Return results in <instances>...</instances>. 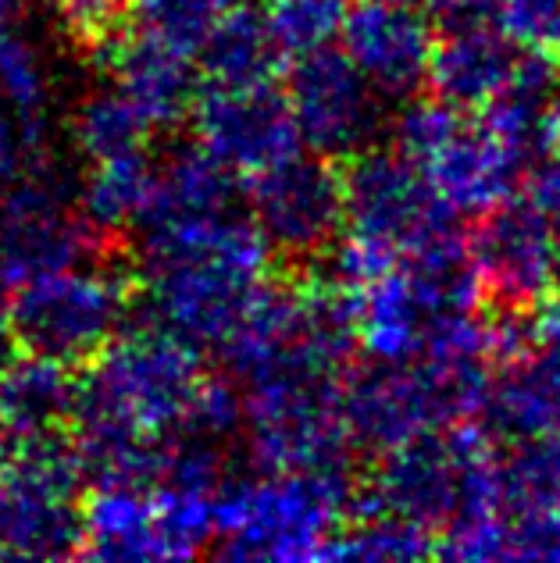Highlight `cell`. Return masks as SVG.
I'll list each match as a JSON object with an SVG mask.
<instances>
[{
    "label": "cell",
    "instance_id": "obj_45",
    "mask_svg": "<svg viewBox=\"0 0 560 563\" xmlns=\"http://www.w3.org/2000/svg\"><path fill=\"white\" fill-rule=\"evenodd\" d=\"M557 232H560V218H557Z\"/></svg>",
    "mask_w": 560,
    "mask_h": 563
},
{
    "label": "cell",
    "instance_id": "obj_7",
    "mask_svg": "<svg viewBox=\"0 0 560 563\" xmlns=\"http://www.w3.org/2000/svg\"><path fill=\"white\" fill-rule=\"evenodd\" d=\"M108 235L83 218L65 175L33 161L0 192V292L94 261Z\"/></svg>",
    "mask_w": 560,
    "mask_h": 563
},
{
    "label": "cell",
    "instance_id": "obj_24",
    "mask_svg": "<svg viewBox=\"0 0 560 563\" xmlns=\"http://www.w3.org/2000/svg\"><path fill=\"white\" fill-rule=\"evenodd\" d=\"M197 54H204L208 86L275 82L278 62H283V54L275 51L268 29H264V19L250 8H235V11L226 8Z\"/></svg>",
    "mask_w": 560,
    "mask_h": 563
},
{
    "label": "cell",
    "instance_id": "obj_44",
    "mask_svg": "<svg viewBox=\"0 0 560 563\" xmlns=\"http://www.w3.org/2000/svg\"><path fill=\"white\" fill-rule=\"evenodd\" d=\"M243 4H254V0H243Z\"/></svg>",
    "mask_w": 560,
    "mask_h": 563
},
{
    "label": "cell",
    "instance_id": "obj_36",
    "mask_svg": "<svg viewBox=\"0 0 560 563\" xmlns=\"http://www.w3.org/2000/svg\"><path fill=\"white\" fill-rule=\"evenodd\" d=\"M436 36L461 33V29L496 25V0H421Z\"/></svg>",
    "mask_w": 560,
    "mask_h": 563
},
{
    "label": "cell",
    "instance_id": "obj_35",
    "mask_svg": "<svg viewBox=\"0 0 560 563\" xmlns=\"http://www.w3.org/2000/svg\"><path fill=\"white\" fill-rule=\"evenodd\" d=\"M496 25L521 51L560 54V0H499Z\"/></svg>",
    "mask_w": 560,
    "mask_h": 563
},
{
    "label": "cell",
    "instance_id": "obj_40",
    "mask_svg": "<svg viewBox=\"0 0 560 563\" xmlns=\"http://www.w3.org/2000/svg\"><path fill=\"white\" fill-rule=\"evenodd\" d=\"M11 343H14V332H11V314L4 300H0V364L11 357Z\"/></svg>",
    "mask_w": 560,
    "mask_h": 563
},
{
    "label": "cell",
    "instance_id": "obj_27",
    "mask_svg": "<svg viewBox=\"0 0 560 563\" xmlns=\"http://www.w3.org/2000/svg\"><path fill=\"white\" fill-rule=\"evenodd\" d=\"M68 132H72L76 151L94 165V161L146 151V140H151L154 129L146 125V118L111 86V90L86 93L76 103Z\"/></svg>",
    "mask_w": 560,
    "mask_h": 563
},
{
    "label": "cell",
    "instance_id": "obj_3",
    "mask_svg": "<svg viewBox=\"0 0 560 563\" xmlns=\"http://www.w3.org/2000/svg\"><path fill=\"white\" fill-rule=\"evenodd\" d=\"M204 367L197 346L165 324L118 332L79 382L72 424H105L165 442L179 435Z\"/></svg>",
    "mask_w": 560,
    "mask_h": 563
},
{
    "label": "cell",
    "instance_id": "obj_18",
    "mask_svg": "<svg viewBox=\"0 0 560 563\" xmlns=\"http://www.w3.org/2000/svg\"><path fill=\"white\" fill-rule=\"evenodd\" d=\"M79 378L72 364L29 350L0 364V432L8 442L62 435L76 410Z\"/></svg>",
    "mask_w": 560,
    "mask_h": 563
},
{
    "label": "cell",
    "instance_id": "obj_34",
    "mask_svg": "<svg viewBox=\"0 0 560 563\" xmlns=\"http://www.w3.org/2000/svg\"><path fill=\"white\" fill-rule=\"evenodd\" d=\"M235 428H243V396L235 393L232 382L204 375L194 399H189V410L183 418L179 435L222 442L235 432Z\"/></svg>",
    "mask_w": 560,
    "mask_h": 563
},
{
    "label": "cell",
    "instance_id": "obj_31",
    "mask_svg": "<svg viewBox=\"0 0 560 563\" xmlns=\"http://www.w3.org/2000/svg\"><path fill=\"white\" fill-rule=\"evenodd\" d=\"M347 0H272L264 29L283 57H304L329 47L343 25Z\"/></svg>",
    "mask_w": 560,
    "mask_h": 563
},
{
    "label": "cell",
    "instance_id": "obj_37",
    "mask_svg": "<svg viewBox=\"0 0 560 563\" xmlns=\"http://www.w3.org/2000/svg\"><path fill=\"white\" fill-rule=\"evenodd\" d=\"M521 183H525L528 200L557 221L560 218V151L557 146H550V151L539 154L536 161H528L521 172Z\"/></svg>",
    "mask_w": 560,
    "mask_h": 563
},
{
    "label": "cell",
    "instance_id": "obj_41",
    "mask_svg": "<svg viewBox=\"0 0 560 563\" xmlns=\"http://www.w3.org/2000/svg\"><path fill=\"white\" fill-rule=\"evenodd\" d=\"M550 143L560 151V97L553 103V114H550Z\"/></svg>",
    "mask_w": 560,
    "mask_h": 563
},
{
    "label": "cell",
    "instance_id": "obj_38",
    "mask_svg": "<svg viewBox=\"0 0 560 563\" xmlns=\"http://www.w3.org/2000/svg\"><path fill=\"white\" fill-rule=\"evenodd\" d=\"M532 364L539 367L542 382L550 385V393L560 407V346H536L532 350Z\"/></svg>",
    "mask_w": 560,
    "mask_h": 563
},
{
    "label": "cell",
    "instance_id": "obj_46",
    "mask_svg": "<svg viewBox=\"0 0 560 563\" xmlns=\"http://www.w3.org/2000/svg\"><path fill=\"white\" fill-rule=\"evenodd\" d=\"M51 4H57V0H51Z\"/></svg>",
    "mask_w": 560,
    "mask_h": 563
},
{
    "label": "cell",
    "instance_id": "obj_32",
    "mask_svg": "<svg viewBox=\"0 0 560 563\" xmlns=\"http://www.w3.org/2000/svg\"><path fill=\"white\" fill-rule=\"evenodd\" d=\"M468 125V118L461 108L432 97H410L400 103V111L389 118V136H393V151H400L410 157L415 165H425L432 154H439L443 146Z\"/></svg>",
    "mask_w": 560,
    "mask_h": 563
},
{
    "label": "cell",
    "instance_id": "obj_4",
    "mask_svg": "<svg viewBox=\"0 0 560 563\" xmlns=\"http://www.w3.org/2000/svg\"><path fill=\"white\" fill-rule=\"evenodd\" d=\"M136 282L114 264H72L14 289V343L65 364H90L129 318Z\"/></svg>",
    "mask_w": 560,
    "mask_h": 563
},
{
    "label": "cell",
    "instance_id": "obj_33",
    "mask_svg": "<svg viewBox=\"0 0 560 563\" xmlns=\"http://www.w3.org/2000/svg\"><path fill=\"white\" fill-rule=\"evenodd\" d=\"M400 261V254L372 235L350 232L343 240H336L329 246V278L332 286L347 289V292H361L364 286H372L378 275H386L393 264Z\"/></svg>",
    "mask_w": 560,
    "mask_h": 563
},
{
    "label": "cell",
    "instance_id": "obj_5",
    "mask_svg": "<svg viewBox=\"0 0 560 563\" xmlns=\"http://www.w3.org/2000/svg\"><path fill=\"white\" fill-rule=\"evenodd\" d=\"M79 485V461L62 435L14 442L0 456V556H76L83 545Z\"/></svg>",
    "mask_w": 560,
    "mask_h": 563
},
{
    "label": "cell",
    "instance_id": "obj_14",
    "mask_svg": "<svg viewBox=\"0 0 560 563\" xmlns=\"http://www.w3.org/2000/svg\"><path fill=\"white\" fill-rule=\"evenodd\" d=\"M339 418L353 450L382 456L421 432H439L436 389L425 364H361L339 382Z\"/></svg>",
    "mask_w": 560,
    "mask_h": 563
},
{
    "label": "cell",
    "instance_id": "obj_16",
    "mask_svg": "<svg viewBox=\"0 0 560 563\" xmlns=\"http://www.w3.org/2000/svg\"><path fill=\"white\" fill-rule=\"evenodd\" d=\"M97 54L111 71L114 90L146 118L151 129H172L194 111L200 93L194 54L143 33H118Z\"/></svg>",
    "mask_w": 560,
    "mask_h": 563
},
{
    "label": "cell",
    "instance_id": "obj_19",
    "mask_svg": "<svg viewBox=\"0 0 560 563\" xmlns=\"http://www.w3.org/2000/svg\"><path fill=\"white\" fill-rule=\"evenodd\" d=\"M418 168L425 172V179L432 183L439 197L461 214H482L514 197L525 172L521 161L504 151L493 136H485L479 125H464L443 151L432 154Z\"/></svg>",
    "mask_w": 560,
    "mask_h": 563
},
{
    "label": "cell",
    "instance_id": "obj_43",
    "mask_svg": "<svg viewBox=\"0 0 560 563\" xmlns=\"http://www.w3.org/2000/svg\"><path fill=\"white\" fill-rule=\"evenodd\" d=\"M8 453V439H4V432H0V456Z\"/></svg>",
    "mask_w": 560,
    "mask_h": 563
},
{
    "label": "cell",
    "instance_id": "obj_30",
    "mask_svg": "<svg viewBox=\"0 0 560 563\" xmlns=\"http://www.w3.org/2000/svg\"><path fill=\"white\" fill-rule=\"evenodd\" d=\"M226 8V0H125V19L136 33L197 57Z\"/></svg>",
    "mask_w": 560,
    "mask_h": 563
},
{
    "label": "cell",
    "instance_id": "obj_42",
    "mask_svg": "<svg viewBox=\"0 0 560 563\" xmlns=\"http://www.w3.org/2000/svg\"><path fill=\"white\" fill-rule=\"evenodd\" d=\"M386 4H421V0H386Z\"/></svg>",
    "mask_w": 560,
    "mask_h": 563
},
{
    "label": "cell",
    "instance_id": "obj_20",
    "mask_svg": "<svg viewBox=\"0 0 560 563\" xmlns=\"http://www.w3.org/2000/svg\"><path fill=\"white\" fill-rule=\"evenodd\" d=\"M521 47L510 43L496 25L461 29L432 43L425 86L461 111H479L507 82Z\"/></svg>",
    "mask_w": 560,
    "mask_h": 563
},
{
    "label": "cell",
    "instance_id": "obj_12",
    "mask_svg": "<svg viewBox=\"0 0 560 563\" xmlns=\"http://www.w3.org/2000/svg\"><path fill=\"white\" fill-rule=\"evenodd\" d=\"M189 118L204 151H211L232 175L246 179L304 151L289 103L272 82L208 86L197 93Z\"/></svg>",
    "mask_w": 560,
    "mask_h": 563
},
{
    "label": "cell",
    "instance_id": "obj_48",
    "mask_svg": "<svg viewBox=\"0 0 560 563\" xmlns=\"http://www.w3.org/2000/svg\"><path fill=\"white\" fill-rule=\"evenodd\" d=\"M0 192H4V189H0Z\"/></svg>",
    "mask_w": 560,
    "mask_h": 563
},
{
    "label": "cell",
    "instance_id": "obj_15",
    "mask_svg": "<svg viewBox=\"0 0 560 563\" xmlns=\"http://www.w3.org/2000/svg\"><path fill=\"white\" fill-rule=\"evenodd\" d=\"M336 40L386 103H404L425 90L436 29L421 4L358 0L347 8Z\"/></svg>",
    "mask_w": 560,
    "mask_h": 563
},
{
    "label": "cell",
    "instance_id": "obj_22",
    "mask_svg": "<svg viewBox=\"0 0 560 563\" xmlns=\"http://www.w3.org/2000/svg\"><path fill=\"white\" fill-rule=\"evenodd\" d=\"M79 553L97 560H168L151 485H94L83 503Z\"/></svg>",
    "mask_w": 560,
    "mask_h": 563
},
{
    "label": "cell",
    "instance_id": "obj_29",
    "mask_svg": "<svg viewBox=\"0 0 560 563\" xmlns=\"http://www.w3.org/2000/svg\"><path fill=\"white\" fill-rule=\"evenodd\" d=\"M436 556V536L415 521H404L396 514H358V525L347 531H332V539L321 550V560H421Z\"/></svg>",
    "mask_w": 560,
    "mask_h": 563
},
{
    "label": "cell",
    "instance_id": "obj_21",
    "mask_svg": "<svg viewBox=\"0 0 560 563\" xmlns=\"http://www.w3.org/2000/svg\"><path fill=\"white\" fill-rule=\"evenodd\" d=\"M235 183L232 172L204 146H183L165 165L154 168V189L140 218L143 232L186 225V221L215 218L232 211Z\"/></svg>",
    "mask_w": 560,
    "mask_h": 563
},
{
    "label": "cell",
    "instance_id": "obj_1",
    "mask_svg": "<svg viewBox=\"0 0 560 563\" xmlns=\"http://www.w3.org/2000/svg\"><path fill=\"white\" fill-rule=\"evenodd\" d=\"M272 246L250 218L232 211L146 232L143 286L157 324L194 346L222 335L268 282Z\"/></svg>",
    "mask_w": 560,
    "mask_h": 563
},
{
    "label": "cell",
    "instance_id": "obj_17",
    "mask_svg": "<svg viewBox=\"0 0 560 563\" xmlns=\"http://www.w3.org/2000/svg\"><path fill=\"white\" fill-rule=\"evenodd\" d=\"M560 97V62L547 51H521L507 82L479 108V129L528 165L550 151V114Z\"/></svg>",
    "mask_w": 560,
    "mask_h": 563
},
{
    "label": "cell",
    "instance_id": "obj_2",
    "mask_svg": "<svg viewBox=\"0 0 560 563\" xmlns=\"http://www.w3.org/2000/svg\"><path fill=\"white\" fill-rule=\"evenodd\" d=\"M350 467L268 471L222 482L215 496V539L229 560H318L350 514Z\"/></svg>",
    "mask_w": 560,
    "mask_h": 563
},
{
    "label": "cell",
    "instance_id": "obj_10",
    "mask_svg": "<svg viewBox=\"0 0 560 563\" xmlns=\"http://www.w3.org/2000/svg\"><path fill=\"white\" fill-rule=\"evenodd\" d=\"M468 254L475 264L482 296L496 307L536 310L560 289V232L557 221L532 200H514L482 211L468 232Z\"/></svg>",
    "mask_w": 560,
    "mask_h": 563
},
{
    "label": "cell",
    "instance_id": "obj_28",
    "mask_svg": "<svg viewBox=\"0 0 560 563\" xmlns=\"http://www.w3.org/2000/svg\"><path fill=\"white\" fill-rule=\"evenodd\" d=\"M499 464L504 514L560 510V435L510 442Z\"/></svg>",
    "mask_w": 560,
    "mask_h": 563
},
{
    "label": "cell",
    "instance_id": "obj_13",
    "mask_svg": "<svg viewBox=\"0 0 560 563\" xmlns=\"http://www.w3.org/2000/svg\"><path fill=\"white\" fill-rule=\"evenodd\" d=\"M461 499V439L457 428L421 432L382 453L372 485L353 493L350 510L358 514H396L429 531L447 528Z\"/></svg>",
    "mask_w": 560,
    "mask_h": 563
},
{
    "label": "cell",
    "instance_id": "obj_23",
    "mask_svg": "<svg viewBox=\"0 0 560 563\" xmlns=\"http://www.w3.org/2000/svg\"><path fill=\"white\" fill-rule=\"evenodd\" d=\"M353 296H358V346L367 357L386 364H407L421 357L432 321L400 261Z\"/></svg>",
    "mask_w": 560,
    "mask_h": 563
},
{
    "label": "cell",
    "instance_id": "obj_6",
    "mask_svg": "<svg viewBox=\"0 0 560 563\" xmlns=\"http://www.w3.org/2000/svg\"><path fill=\"white\" fill-rule=\"evenodd\" d=\"M243 428L264 471L350 467L339 418V375L283 372L246 385Z\"/></svg>",
    "mask_w": 560,
    "mask_h": 563
},
{
    "label": "cell",
    "instance_id": "obj_9",
    "mask_svg": "<svg viewBox=\"0 0 560 563\" xmlns=\"http://www.w3.org/2000/svg\"><path fill=\"white\" fill-rule=\"evenodd\" d=\"M286 103L300 143L318 157L347 161L378 146L389 125V103L382 100L353 62L332 43L304 57H293Z\"/></svg>",
    "mask_w": 560,
    "mask_h": 563
},
{
    "label": "cell",
    "instance_id": "obj_39",
    "mask_svg": "<svg viewBox=\"0 0 560 563\" xmlns=\"http://www.w3.org/2000/svg\"><path fill=\"white\" fill-rule=\"evenodd\" d=\"M22 0H0V36L8 33V29L22 25Z\"/></svg>",
    "mask_w": 560,
    "mask_h": 563
},
{
    "label": "cell",
    "instance_id": "obj_25",
    "mask_svg": "<svg viewBox=\"0 0 560 563\" xmlns=\"http://www.w3.org/2000/svg\"><path fill=\"white\" fill-rule=\"evenodd\" d=\"M154 189V165L146 154H122L108 161H94V172L86 175L76 203L83 218L100 235H114L122 229L140 225Z\"/></svg>",
    "mask_w": 560,
    "mask_h": 563
},
{
    "label": "cell",
    "instance_id": "obj_26",
    "mask_svg": "<svg viewBox=\"0 0 560 563\" xmlns=\"http://www.w3.org/2000/svg\"><path fill=\"white\" fill-rule=\"evenodd\" d=\"M0 108L47 136V114L54 108V68L40 43L25 33V22L0 36Z\"/></svg>",
    "mask_w": 560,
    "mask_h": 563
},
{
    "label": "cell",
    "instance_id": "obj_47",
    "mask_svg": "<svg viewBox=\"0 0 560 563\" xmlns=\"http://www.w3.org/2000/svg\"><path fill=\"white\" fill-rule=\"evenodd\" d=\"M496 4H499V0H496Z\"/></svg>",
    "mask_w": 560,
    "mask_h": 563
},
{
    "label": "cell",
    "instance_id": "obj_8",
    "mask_svg": "<svg viewBox=\"0 0 560 563\" xmlns=\"http://www.w3.org/2000/svg\"><path fill=\"white\" fill-rule=\"evenodd\" d=\"M343 214L350 232L389 243L396 254H410L425 243L464 232V214L439 197L425 172L400 151H367L347 157Z\"/></svg>",
    "mask_w": 560,
    "mask_h": 563
},
{
    "label": "cell",
    "instance_id": "obj_11",
    "mask_svg": "<svg viewBox=\"0 0 560 563\" xmlns=\"http://www.w3.org/2000/svg\"><path fill=\"white\" fill-rule=\"evenodd\" d=\"M250 221L278 254H326L347 225L343 179L329 157L293 154L250 179Z\"/></svg>",
    "mask_w": 560,
    "mask_h": 563
}]
</instances>
